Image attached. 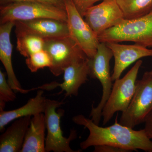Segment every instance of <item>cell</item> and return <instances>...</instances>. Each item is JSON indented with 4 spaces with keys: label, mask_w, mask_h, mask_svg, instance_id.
Returning a JSON list of instances; mask_svg holds the SVG:
<instances>
[{
    "label": "cell",
    "mask_w": 152,
    "mask_h": 152,
    "mask_svg": "<svg viewBox=\"0 0 152 152\" xmlns=\"http://www.w3.org/2000/svg\"><path fill=\"white\" fill-rule=\"evenodd\" d=\"M94 152H129V151L119 147L110 145H100L95 146Z\"/></svg>",
    "instance_id": "obj_24"
},
{
    "label": "cell",
    "mask_w": 152,
    "mask_h": 152,
    "mask_svg": "<svg viewBox=\"0 0 152 152\" xmlns=\"http://www.w3.org/2000/svg\"><path fill=\"white\" fill-rule=\"evenodd\" d=\"M63 102L47 99L45 115L47 134L45 140L46 152H77L71 148L70 144L77 137L75 130L71 131L70 135L66 138L63 135L61 127V119L64 111L57 108L62 105Z\"/></svg>",
    "instance_id": "obj_7"
},
{
    "label": "cell",
    "mask_w": 152,
    "mask_h": 152,
    "mask_svg": "<svg viewBox=\"0 0 152 152\" xmlns=\"http://www.w3.org/2000/svg\"><path fill=\"white\" fill-rule=\"evenodd\" d=\"M8 81L6 74L0 70V109H4L6 103L13 102L16 99V95Z\"/></svg>",
    "instance_id": "obj_21"
},
{
    "label": "cell",
    "mask_w": 152,
    "mask_h": 152,
    "mask_svg": "<svg viewBox=\"0 0 152 152\" xmlns=\"http://www.w3.org/2000/svg\"><path fill=\"white\" fill-rule=\"evenodd\" d=\"M84 18L98 37L120 24L125 19L117 0H103L100 4L93 6L87 10Z\"/></svg>",
    "instance_id": "obj_10"
},
{
    "label": "cell",
    "mask_w": 152,
    "mask_h": 152,
    "mask_svg": "<svg viewBox=\"0 0 152 152\" xmlns=\"http://www.w3.org/2000/svg\"><path fill=\"white\" fill-rule=\"evenodd\" d=\"M44 93V90H38L34 97L30 99L24 105L18 108L9 111L0 109L1 132H3L5 127L12 121L23 117H33L37 114L44 113L47 100Z\"/></svg>",
    "instance_id": "obj_15"
},
{
    "label": "cell",
    "mask_w": 152,
    "mask_h": 152,
    "mask_svg": "<svg viewBox=\"0 0 152 152\" xmlns=\"http://www.w3.org/2000/svg\"><path fill=\"white\" fill-rule=\"evenodd\" d=\"M17 38V49L26 58L44 50L45 40L32 34L15 32Z\"/></svg>",
    "instance_id": "obj_18"
},
{
    "label": "cell",
    "mask_w": 152,
    "mask_h": 152,
    "mask_svg": "<svg viewBox=\"0 0 152 152\" xmlns=\"http://www.w3.org/2000/svg\"><path fill=\"white\" fill-rule=\"evenodd\" d=\"M89 73V58H87L73 63L65 69L64 81L62 83L52 82L38 87L37 89L49 91L59 87L61 91L59 94L64 91L65 97L72 96H77L78 94L79 88L87 81Z\"/></svg>",
    "instance_id": "obj_12"
},
{
    "label": "cell",
    "mask_w": 152,
    "mask_h": 152,
    "mask_svg": "<svg viewBox=\"0 0 152 152\" xmlns=\"http://www.w3.org/2000/svg\"><path fill=\"white\" fill-rule=\"evenodd\" d=\"M32 116L15 120L0 136V152H21Z\"/></svg>",
    "instance_id": "obj_16"
},
{
    "label": "cell",
    "mask_w": 152,
    "mask_h": 152,
    "mask_svg": "<svg viewBox=\"0 0 152 152\" xmlns=\"http://www.w3.org/2000/svg\"><path fill=\"white\" fill-rule=\"evenodd\" d=\"M82 16H84L87 10L99 1L103 0H72Z\"/></svg>",
    "instance_id": "obj_23"
},
{
    "label": "cell",
    "mask_w": 152,
    "mask_h": 152,
    "mask_svg": "<svg viewBox=\"0 0 152 152\" xmlns=\"http://www.w3.org/2000/svg\"><path fill=\"white\" fill-rule=\"evenodd\" d=\"M23 1H36L50 4L66 10L65 0H0V5Z\"/></svg>",
    "instance_id": "obj_22"
},
{
    "label": "cell",
    "mask_w": 152,
    "mask_h": 152,
    "mask_svg": "<svg viewBox=\"0 0 152 152\" xmlns=\"http://www.w3.org/2000/svg\"><path fill=\"white\" fill-rule=\"evenodd\" d=\"M44 50L51 57L52 65L49 69L56 77L73 63L88 58L70 36L45 39Z\"/></svg>",
    "instance_id": "obj_8"
},
{
    "label": "cell",
    "mask_w": 152,
    "mask_h": 152,
    "mask_svg": "<svg viewBox=\"0 0 152 152\" xmlns=\"http://www.w3.org/2000/svg\"><path fill=\"white\" fill-rule=\"evenodd\" d=\"M152 110V70L146 72L137 80L134 94L128 108L123 112L120 124L134 129L144 123Z\"/></svg>",
    "instance_id": "obj_6"
},
{
    "label": "cell",
    "mask_w": 152,
    "mask_h": 152,
    "mask_svg": "<svg viewBox=\"0 0 152 152\" xmlns=\"http://www.w3.org/2000/svg\"><path fill=\"white\" fill-rule=\"evenodd\" d=\"M113 57V53L106 43L100 42L94 56L89 58V76L97 79L102 87V95L99 103L96 107H92L90 116L95 124L99 125L102 118V112L111 93L113 83L110 73V61Z\"/></svg>",
    "instance_id": "obj_4"
},
{
    "label": "cell",
    "mask_w": 152,
    "mask_h": 152,
    "mask_svg": "<svg viewBox=\"0 0 152 152\" xmlns=\"http://www.w3.org/2000/svg\"><path fill=\"white\" fill-rule=\"evenodd\" d=\"M46 129L44 113L32 117L21 152H46Z\"/></svg>",
    "instance_id": "obj_17"
},
{
    "label": "cell",
    "mask_w": 152,
    "mask_h": 152,
    "mask_svg": "<svg viewBox=\"0 0 152 152\" xmlns=\"http://www.w3.org/2000/svg\"><path fill=\"white\" fill-rule=\"evenodd\" d=\"M26 64L32 72H36L40 69L51 66L52 60L48 53L43 50L26 58Z\"/></svg>",
    "instance_id": "obj_20"
},
{
    "label": "cell",
    "mask_w": 152,
    "mask_h": 152,
    "mask_svg": "<svg viewBox=\"0 0 152 152\" xmlns=\"http://www.w3.org/2000/svg\"><path fill=\"white\" fill-rule=\"evenodd\" d=\"M126 20L137 18L152 10V0H117Z\"/></svg>",
    "instance_id": "obj_19"
},
{
    "label": "cell",
    "mask_w": 152,
    "mask_h": 152,
    "mask_svg": "<svg viewBox=\"0 0 152 152\" xmlns=\"http://www.w3.org/2000/svg\"><path fill=\"white\" fill-rule=\"evenodd\" d=\"M69 36L89 58L94 56L100 42L72 0H65Z\"/></svg>",
    "instance_id": "obj_9"
},
{
    "label": "cell",
    "mask_w": 152,
    "mask_h": 152,
    "mask_svg": "<svg viewBox=\"0 0 152 152\" xmlns=\"http://www.w3.org/2000/svg\"><path fill=\"white\" fill-rule=\"evenodd\" d=\"M98 37L100 42H131L152 48V10L137 18L124 19L120 24L106 30Z\"/></svg>",
    "instance_id": "obj_2"
},
{
    "label": "cell",
    "mask_w": 152,
    "mask_h": 152,
    "mask_svg": "<svg viewBox=\"0 0 152 152\" xmlns=\"http://www.w3.org/2000/svg\"><path fill=\"white\" fill-rule=\"evenodd\" d=\"M15 22V32L32 34L44 39L69 36L67 22L48 18H41Z\"/></svg>",
    "instance_id": "obj_11"
},
{
    "label": "cell",
    "mask_w": 152,
    "mask_h": 152,
    "mask_svg": "<svg viewBox=\"0 0 152 152\" xmlns=\"http://www.w3.org/2000/svg\"><path fill=\"white\" fill-rule=\"evenodd\" d=\"M15 26V21L0 24V60L5 69L9 85L15 91L27 94L33 90L22 88L14 72L12 63L13 46L11 42L10 34Z\"/></svg>",
    "instance_id": "obj_14"
},
{
    "label": "cell",
    "mask_w": 152,
    "mask_h": 152,
    "mask_svg": "<svg viewBox=\"0 0 152 152\" xmlns=\"http://www.w3.org/2000/svg\"><path fill=\"white\" fill-rule=\"evenodd\" d=\"M48 18L67 22L64 9L36 1H23L0 6V24L10 21Z\"/></svg>",
    "instance_id": "obj_3"
},
{
    "label": "cell",
    "mask_w": 152,
    "mask_h": 152,
    "mask_svg": "<svg viewBox=\"0 0 152 152\" xmlns=\"http://www.w3.org/2000/svg\"><path fill=\"white\" fill-rule=\"evenodd\" d=\"M72 121L83 126L89 132L87 138L80 144L82 150L100 145H110L125 149L130 152L141 150L152 152V140L145 130H134L118 123L117 117L114 124L103 127L95 124L91 119L82 115L75 116Z\"/></svg>",
    "instance_id": "obj_1"
},
{
    "label": "cell",
    "mask_w": 152,
    "mask_h": 152,
    "mask_svg": "<svg viewBox=\"0 0 152 152\" xmlns=\"http://www.w3.org/2000/svg\"><path fill=\"white\" fill-rule=\"evenodd\" d=\"M142 61H137L122 78L115 81L111 93L102 112L103 125L111 120L116 112H125L130 104L135 91L136 82Z\"/></svg>",
    "instance_id": "obj_5"
},
{
    "label": "cell",
    "mask_w": 152,
    "mask_h": 152,
    "mask_svg": "<svg viewBox=\"0 0 152 152\" xmlns=\"http://www.w3.org/2000/svg\"><path fill=\"white\" fill-rule=\"evenodd\" d=\"M111 50L115 59L112 80L120 78L123 72L130 65L144 57H152V49L135 44L121 45L118 42H106Z\"/></svg>",
    "instance_id": "obj_13"
},
{
    "label": "cell",
    "mask_w": 152,
    "mask_h": 152,
    "mask_svg": "<svg viewBox=\"0 0 152 152\" xmlns=\"http://www.w3.org/2000/svg\"><path fill=\"white\" fill-rule=\"evenodd\" d=\"M145 130L147 136L152 140V110L145 118Z\"/></svg>",
    "instance_id": "obj_25"
}]
</instances>
